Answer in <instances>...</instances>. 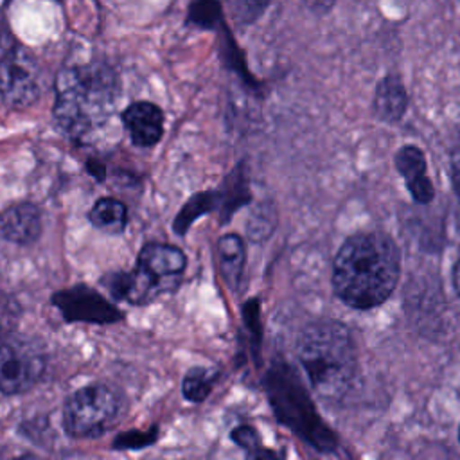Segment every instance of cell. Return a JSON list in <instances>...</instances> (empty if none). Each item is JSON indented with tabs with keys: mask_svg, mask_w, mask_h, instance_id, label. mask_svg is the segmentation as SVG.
<instances>
[{
	"mask_svg": "<svg viewBox=\"0 0 460 460\" xmlns=\"http://www.w3.org/2000/svg\"><path fill=\"white\" fill-rule=\"evenodd\" d=\"M401 255L395 241L381 232H361L349 237L332 262L336 295L356 309L383 304L397 286Z\"/></svg>",
	"mask_w": 460,
	"mask_h": 460,
	"instance_id": "cell-1",
	"label": "cell"
},
{
	"mask_svg": "<svg viewBox=\"0 0 460 460\" xmlns=\"http://www.w3.org/2000/svg\"><path fill=\"white\" fill-rule=\"evenodd\" d=\"M156 440V429L151 431H128L113 440V449H137L146 447Z\"/></svg>",
	"mask_w": 460,
	"mask_h": 460,
	"instance_id": "cell-20",
	"label": "cell"
},
{
	"mask_svg": "<svg viewBox=\"0 0 460 460\" xmlns=\"http://www.w3.org/2000/svg\"><path fill=\"white\" fill-rule=\"evenodd\" d=\"M88 217L95 228L108 234H120L128 223V210L117 198H101L92 207Z\"/></svg>",
	"mask_w": 460,
	"mask_h": 460,
	"instance_id": "cell-15",
	"label": "cell"
},
{
	"mask_svg": "<svg viewBox=\"0 0 460 460\" xmlns=\"http://www.w3.org/2000/svg\"><path fill=\"white\" fill-rule=\"evenodd\" d=\"M102 284L108 288L113 298L129 304H146L158 296L147 277L135 266L131 271H115L102 277Z\"/></svg>",
	"mask_w": 460,
	"mask_h": 460,
	"instance_id": "cell-12",
	"label": "cell"
},
{
	"mask_svg": "<svg viewBox=\"0 0 460 460\" xmlns=\"http://www.w3.org/2000/svg\"><path fill=\"white\" fill-rule=\"evenodd\" d=\"M458 440H460V428H458Z\"/></svg>",
	"mask_w": 460,
	"mask_h": 460,
	"instance_id": "cell-28",
	"label": "cell"
},
{
	"mask_svg": "<svg viewBox=\"0 0 460 460\" xmlns=\"http://www.w3.org/2000/svg\"><path fill=\"white\" fill-rule=\"evenodd\" d=\"M453 288H455L456 295L460 296V250H458V255H456V261L453 266Z\"/></svg>",
	"mask_w": 460,
	"mask_h": 460,
	"instance_id": "cell-26",
	"label": "cell"
},
{
	"mask_svg": "<svg viewBox=\"0 0 460 460\" xmlns=\"http://www.w3.org/2000/svg\"><path fill=\"white\" fill-rule=\"evenodd\" d=\"M187 266L185 253L171 244H146L137 259V268L147 277L158 295L174 289Z\"/></svg>",
	"mask_w": 460,
	"mask_h": 460,
	"instance_id": "cell-8",
	"label": "cell"
},
{
	"mask_svg": "<svg viewBox=\"0 0 460 460\" xmlns=\"http://www.w3.org/2000/svg\"><path fill=\"white\" fill-rule=\"evenodd\" d=\"M120 119L138 147L155 146L164 135V111L153 102H133L122 111Z\"/></svg>",
	"mask_w": 460,
	"mask_h": 460,
	"instance_id": "cell-10",
	"label": "cell"
},
{
	"mask_svg": "<svg viewBox=\"0 0 460 460\" xmlns=\"http://www.w3.org/2000/svg\"><path fill=\"white\" fill-rule=\"evenodd\" d=\"M298 359L313 390L327 401L341 399L356 376L358 354L349 329L334 320L309 323L298 336Z\"/></svg>",
	"mask_w": 460,
	"mask_h": 460,
	"instance_id": "cell-3",
	"label": "cell"
},
{
	"mask_svg": "<svg viewBox=\"0 0 460 460\" xmlns=\"http://www.w3.org/2000/svg\"><path fill=\"white\" fill-rule=\"evenodd\" d=\"M270 0H244V9L248 13V16H257L266 5H268Z\"/></svg>",
	"mask_w": 460,
	"mask_h": 460,
	"instance_id": "cell-25",
	"label": "cell"
},
{
	"mask_svg": "<svg viewBox=\"0 0 460 460\" xmlns=\"http://www.w3.org/2000/svg\"><path fill=\"white\" fill-rule=\"evenodd\" d=\"M54 101V120L72 140H83L106 124L117 99L119 79L102 63L65 66L58 72Z\"/></svg>",
	"mask_w": 460,
	"mask_h": 460,
	"instance_id": "cell-2",
	"label": "cell"
},
{
	"mask_svg": "<svg viewBox=\"0 0 460 460\" xmlns=\"http://www.w3.org/2000/svg\"><path fill=\"white\" fill-rule=\"evenodd\" d=\"M232 440L241 446L243 449L248 451V455L252 456L255 453V449L259 447V435L252 426H237L232 429L230 433Z\"/></svg>",
	"mask_w": 460,
	"mask_h": 460,
	"instance_id": "cell-22",
	"label": "cell"
},
{
	"mask_svg": "<svg viewBox=\"0 0 460 460\" xmlns=\"http://www.w3.org/2000/svg\"><path fill=\"white\" fill-rule=\"evenodd\" d=\"M270 219H273V214L266 212V207H259L252 212L250 219H248V235L253 241H261L264 237H268V234L273 228V223H268Z\"/></svg>",
	"mask_w": 460,
	"mask_h": 460,
	"instance_id": "cell-21",
	"label": "cell"
},
{
	"mask_svg": "<svg viewBox=\"0 0 460 460\" xmlns=\"http://www.w3.org/2000/svg\"><path fill=\"white\" fill-rule=\"evenodd\" d=\"M397 169L411 194L419 203H428L433 198V185L426 174V160L419 147L404 146L395 156Z\"/></svg>",
	"mask_w": 460,
	"mask_h": 460,
	"instance_id": "cell-11",
	"label": "cell"
},
{
	"mask_svg": "<svg viewBox=\"0 0 460 460\" xmlns=\"http://www.w3.org/2000/svg\"><path fill=\"white\" fill-rule=\"evenodd\" d=\"M246 172L241 171V165L235 167L223 181L221 192V203H219V212H221V221L228 223L232 214L244 205L250 199V192L246 187Z\"/></svg>",
	"mask_w": 460,
	"mask_h": 460,
	"instance_id": "cell-17",
	"label": "cell"
},
{
	"mask_svg": "<svg viewBox=\"0 0 460 460\" xmlns=\"http://www.w3.org/2000/svg\"><path fill=\"white\" fill-rule=\"evenodd\" d=\"M43 370L45 356L36 341L13 332L0 336V392H25L40 381Z\"/></svg>",
	"mask_w": 460,
	"mask_h": 460,
	"instance_id": "cell-5",
	"label": "cell"
},
{
	"mask_svg": "<svg viewBox=\"0 0 460 460\" xmlns=\"http://www.w3.org/2000/svg\"><path fill=\"white\" fill-rule=\"evenodd\" d=\"M50 302L54 307L59 309L66 322L108 325L124 318L122 311L117 305H113L99 291L84 284L56 291Z\"/></svg>",
	"mask_w": 460,
	"mask_h": 460,
	"instance_id": "cell-7",
	"label": "cell"
},
{
	"mask_svg": "<svg viewBox=\"0 0 460 460\" xmlns=\"http://www.w3.org/2000/svg\"><path fill=\"white\" fill-rule=\"evenodd\" d=\"M217 257L221 275L230 289L239 288V280L246 262V248L237 234H225L217 241Z\"/></svg>",
	"mask_w": 460,
	"mask_h": 460,
	"instance_id": "cell-13",
	"label": "cell"
},
{
	"mask_svg": "<svg viewBox=\"0 0 460 460\" xmlns=\"http://www.w3.org/2000/svg\"><path fill=\"white\" fill-rule=\"evenodd\" d=\"M221 20V7L217 0H196L189 13V22L199 27H214Z\"/></svg>",
	"mask_w": 460,
	"mask_h": 460,
	"instance_id": "cell-19",
	"label": "cell"
},
{
	"mask_svg": "<svg viewBox=\"0 0 460 460\" xmlns=\"http://www.w3.org/2000/svg\"><path fill=\"white\" fill-rule=\"evenodd\" d=\"M41 212L34 203L20 201L0 212V237L16 243L31 244L41 235Z\"/></svg>",
	"mask_w": 460,
	"mask_h": 460,
	"instance_id": "cell-9",
	"label": "cell"
},
{
	"mask_svg": "<svg viewBox=\"0 0 460 460\" xmlns=\"http://www.w3.org/2000/svg\"><path fill=\"white\" fill-rule=\"evenodd\" d=\"M451 181H453V189L460 199V140L455 146V151L451 156Z\"/></svg>",
	"mask_w": 460,
	"mask_h": 460,
	"instance_id": "cell-23",
	"label": "cell"
},
{
	"mask_svg": "<svg viewBox=\"0 0 460 460\" xmlns=\"http://www.w3.org/2000/svg\"><path fill=\"white\" fill-rule=\"evenodd\" d=\"M406 110V92L399 77L386 75L376 88L374 111L386 122H395Z\"/></svg>",
	"mask_w": 460,
	"mask_h": 460,
	"instance_id": "cell-14",
	"label": "cell"
},
{
	"mask_svg": "<svg viewBox=\"0 0 460 460\" xmlns=\"http://www.w3.org/2000/svg\"><path fill=\"white\" fill-rule=\"evenodd\" d=\"M0 97L13 110H25L38 101V66L27 50L14 49L0 59Z\"/></svg>",
	"mask_w": 460,
	"mask_h": 460,
	"instance_id": "cell-6",
	"label": "cell"
},
{
	"mask_svg": "<svg viewBox=\"0 0 460 460\" xmlns=\"http://www.w3.org/2000/svg\"><path fill=\"white\" fill-rule=\"evenodd\" d=\"M124 413L122 395L108 385L75 390L63 406V428L74 438H95L113 428Z\"/></svg>",
	"mask_w": 460,
	"mask_h": 460,
	"instance_id": "cell-4",
	"label": "cell"
},
{
	"mask_svg": "<svg viewBox=\"0 0 460 460\" xmlns=\"http://www.w3.org/2000/svg\"><path fill=\"white\" fill-rule=\"evenodd\" d=\"M14 322V314L11 313V305L7 304V300L0 298V336L4 332H9L7 329L13 325Z\"/></svg>",
	"mask_w": 460,
	"mask_h": 460,
	"instance_id": "cell-24",
	"label": "cell"
},
{
	"mask_svg": "<svg viewBox=\"0 0 460 460\" xmlns=\"http://www.w3.org/2000/svg\"><path fill=\"white\" fill-rule=\"evenodd\" d=\"M221 203V192L219 190H201L196 192L187 199V203L180 208V212L174 217L172 228L178 235L187 234L190 225L203 214L217 208Z\"/></svg>",
	"mask_w": 460,
	"mask_h": 460,
	"instance_id": "cell-16",
	"label": "cell"
},
{
	"mask_svg": "<svg viewBox=\"0 0 460 460\" xmlns=\"http://www.w3.org/2000/svg\"><path fill=\"white\" fill-rule=\"evenodd\" d=\"M217 379V372L205 368V367H196L190 368L181 383V392L183 397L190 402H201L207 399V395L210 394L214 383Z\"/></svg>",
	"mask_w": 460,
	"mask_h": 460,
	"instance_id": "cell-18",
	"label": "cell"
},
{
	"mask_svg": "<svg viewBox=\"0 0 460 460\" xmlns=\"http://www.w3.org/2000/svg\"><path fill=\"white\" fill-rule=\"evenodd\" d=\"M88 171H90V174L95 176L97 180H102V178H104V167H102L101 164H97V162H90V164H88Z\"/></svg>",
	"mask_w": 460,
	"mask_h": 460,
	"instance_id": "cell-27",
	"label": "cell"
}]
</instances>
